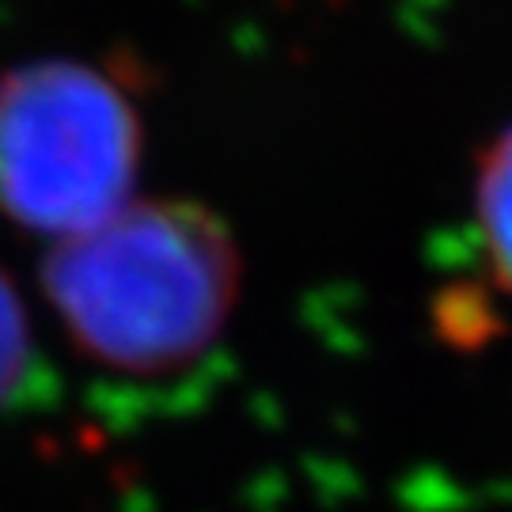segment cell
Here are the masks:
<instances>
[{
    "instance_id": "obj_4",
    "label": "cell",
    "mask_w": 512,
    "mask_h": 512,
    "mask_svg": "<svg viewBox=\"0 0 512 512\" xmlns=\"http://www.w3.org/2000/svg\"><path fill=\"white\" fill-rule=\"evenodd\" d=\"M31 368V327L12 281L0 274V406L16 395Z\"/></svg>"
},
{
    "instance_id": "obj_1",
    "label": "cell",
    "mask_w": 512,
    "mask_h": 512,
    "mask_svg": "<svg viewBox=\"0 0 512 512\" xmlns=\"http://www.w3.org/2000/svg\"><path fill=\"white\" fill-rule=\"evenodd\" d=\"M236 289L232 239L190 202H129L46 258V296L69 338L118 372L194 361L217 342Z\"/></svg>"
},
{
    "instance_id": "obj_2",
    "label": "cell",
    "mask_w": 512,
    "mask_h": 512,
    "mask_svg": "<svg viewBox=\"0 0 512 512\" xmlns=\"http://www.w3.org/2000/svg\"><path fill=\"white\" fill-rule=\"evenodd\" d=\"M141 126L126 88L80 61H35L0 80V213L76 236L129 205Z\"/></svg>"
},
{
    "instance_id": "obj_3",
    "label": "cell",
    "mask_w": 512,
    "mask_h": 512,
    "mask_svg": "<svg viewBox=\"0 0 512 512\" xmlns=\"http://www.w3.org/2000/svg\"><path fill=\"white\" fill-rule=\"evenodd\" d=\"M475 217L494 281L512 293V126L486 148L478 164Z\"/></svg>"
}]
</instances>
